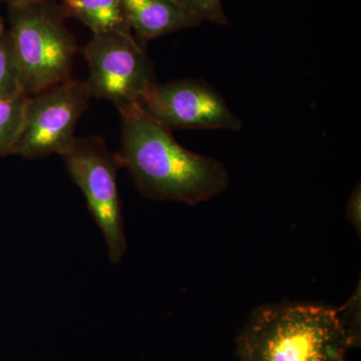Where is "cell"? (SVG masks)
Returning a JSON list of instances; mask_svg holds the SVG:
<instances>
[{
    "instance_id": "12",
    "label": "cell",
    "mask_w": 361,
    "mask_h": 361,
    "mask_svg": "<svg viewBox=\"0 0 361 361\" xmlns=\"http://www.w3.org/2000/svg\"><path fill=\"white\" fill-rule=\"evenodd\" d=\"M203 23L227 25L228 20L221 0H172Z\"/></svg>"
},
{
    "instance_id": "5",
    "label": "cell",
    "mask_w": 361,
    "mask_h": 361,
    "mask_svg": "<svg viewBox=\"0 0 361 361\" xmlns=\"http://www.w3.org/2000/svg\"><path fill=\"white\" fill-rule=\"evenodd\" d=\"M82 52L89 66L85 82L92 97L111 102L118 113L141 103L156 84L144 45L132 32L94 35Z\"/></svg>"
},
{
    "instance_id": "10",
    "label": "cell",
    "mask_w": 361,
    "mask_h": 361,
    "mask_svg": "<svg viewBox=\"0 0 361 361\" xmlns=\"http://www.w3.org/2000/svg\"><path fill=\"white\" fill-rule=\"evenodd\" d=\"M27 99L18 94L0 99V156L13 154L23 130Z\"/></svg>"
},
{
    "instance_id": "1",
    "label": "cell",
    "mask_w": 361,
    "mask_h": 361,
    "mask_svg": "<svg viewBox=\"0 0 361 361\" xmlns=\"http://www.w3.org/2000/svg\"><path fill=\"white\" fill-rule=\"evenodd\" d=\"M120 115L122 142L116 155L146 198L196 205L229 186V173L220 161L180 146L141 104Z\"/></svg>"
},
{
    "instance_id": "13",
    "label": "cell",
    "mask_w": 361,
    "mask_h": 361,
    "mask_svg": "<svg viewBox=\"0 0 361 361\" xmlns=\"http://www.w3.org/2000/svg\"><path fill=\"white\" fill-rule=\"evenodd\" d=\"M360 208H361V191L360 185H356L351 192L348 203V217L351 224L355 228L356 231L360 233Z\"/></svg>"
},
{
    "instance_id": "9",
    "label": "cell",
    "mask_w": 361,
    "mask_h": 361,
    "mask_svg": "<svg viewBox=\"0 0 361 361\" xmlns=\"http://www.w3.org/2000/svg\"><path fill=\"white\" fill-rule=\"evenodd\" d=\"M63 13L82 21L94 35L132 32L126 18L123 0H61Z\"/></svg>"
},
{
    "instance_id": "3",
    "label": "cell",
    "mask_w": 361,
    "mask_h": 361,
    "mask_svg": "<svg viewBox=\"0 0 361 361\" xmlns=\"http://www.w3.org/2000/svg\"><path fill=\"white\" fill-rule=\"evenodd\" d=\"M13 7L8 35L23 94L30 97L73 80L78 47L61 13L45 0Z\"/></svg>"
},
{
    "instance_id": "15",
    "label": "cell",
    "mask_w": 361,
    "mask_h": 361,
    "mask_svg": "<svg viewBox=\"0 0 361 361\" xmlns=\"http://www.w3.org/2000/svg\"><path fill=\"white\" fill-rule=\"evenodd\" d=\"M4 35V25H2L1 20H0V37Z\"/></svg>"
},
{
    "instance_id": "4",
    "label": "cell",
    "mask_w": 361,
    "mask_h": 361,
    "mask_svg": "<svg viewBox=\"0 0 361 361\" xmlns=\"http://www.w3.org/2000/svg\"><path fill=\"white\" fill-rule=\"evenodd\" d=\"M61 157L103 233L109 258L115 264L120 262L127 251V240L116 183V173L122 168L118 155L111 153L103 139L92 137H75Z\"/></svg>"
},
{
    "instance_id": "7",
    "label": "cell",
    "mask_w": 361,
    "mask_h": 361,
    "mask_svg": "<svg viewBox=\"0 0 361 361\" xmlns=\"http://www.w3.org/2000/svg\"><path fill=\"white\" fill-rule=\"evenodd\" d=\"M141 106L169 130L242 129L241 120L225 99L203 80H173L155 84Z\"/></svg>"
},
{
    "instance_id": "11",
    "label": "cell",
    "mask_w": 361,
    "mask_h": 361,
    "mask_svg": "<svg viewBox=\"0 0 361 361\" xmlns=\"http://www.w3.org/2000/svg\"><path fill=\"white\" fill-rule=\"evenodd\" d=\"M23 94L20 70L8 35L0 37V99Z\"/></svg>"
},
{
    "instance_id": "14",
    "label": "cell",
    "mask_w": 361,
    "mask_h": 361,
    "mask_svg": "<svg viewBox=\"0 0 361 361\" xmlns=\"http://www.w3.org/2000/svg\"><path fill=\"white\" fill-rule=\"evenodd\" d=\"M11 2L13 6H18V4H28V2L39 1V0H6Z\"/></svg>"
},
{
    "instance_id": "6",
    "label": "cell",
    "mask_w": 361,
    "mask_h": 361,
    "mask_svg": "<svg viewBox=\"0 0 361 361\" xmlns=\"http://www.w3.org/2000/svg\"><path fill=\"white\" fill-rule=\"evenodd\" d=\"M92 97L87 82L75 80L28 97L13 154L27 159L63 155L75 141L78 122Z\"/></svg>"
},
{
    "instance_id": "8",
    "label": "cell",
    "mask_w": 361,
    "mask_h": 361,
    "mask_svg": "<svg viewBox=\"0 0 361 361\" xmlns=\"http://www.w3.org/2000/svg\"><path fill=\"white\" fill-rule=\"evenodd\" d=\"M130 32L142 45L186 28L201 25L198 18L172 0H123Z\"/></svg>"
},
{
    "instance_id": "2",
    "label": "cell",
    "mask_w": 361,
    "mask_h": 361,
    "mask_svg": "<svg viewBox=\"0 0 361 361\" xmlns=\"http://www.w3.org/2000/svg\"><path fill=\"white\" fill-rule=\"evenodd\" d=\"M356 334L338 310L282 305L252 315L237 342L239 361H348Z\"/></svg>"
}]
</instances>
